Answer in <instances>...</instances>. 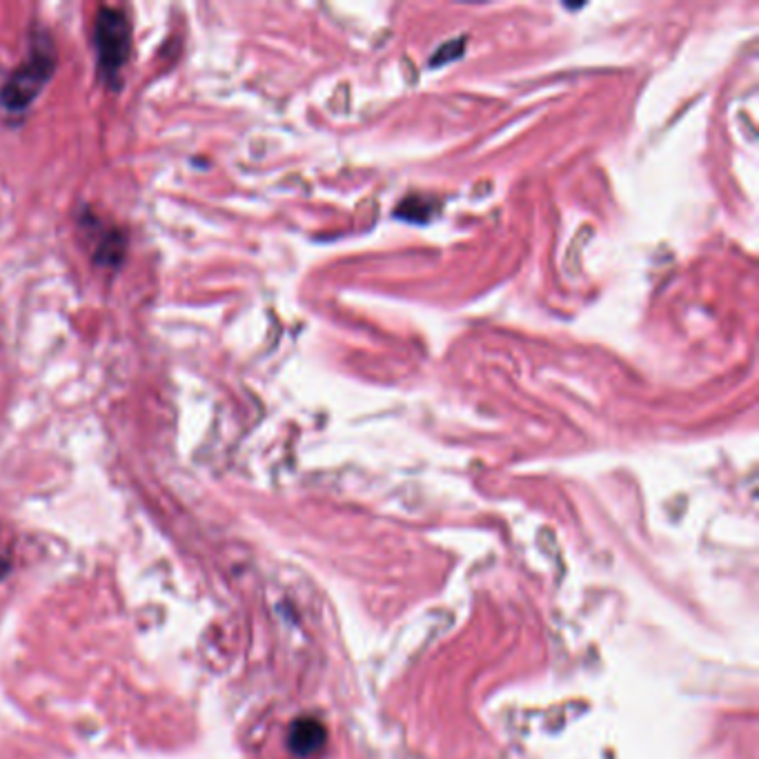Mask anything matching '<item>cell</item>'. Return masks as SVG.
Instances as JSON below:
<instances>
[{"instance_id": "6", "label": "cell", "mask_w": 759, "mask_h": 759, "mask_svg": "<svg viewBox=\"0 0 759 759\" xmlns=\"http://www.w3.org/2000/svg\"><path fill=\"white\" fill-rule=\"evenodd\" d=\"M8 571H10V565H8V561H6L3 557H0V580H3V578L8 575Z\"/></svg>"}, {"instance_id": "5", "label": "cell", "mask_w": 759, "mask_h": 759, "mask_svg": "<svg viewBox=\"0 0 759 759\" xmlns=\"http://www.w3.org/2000/svg\"><path fill=\"white\" fill-rule=\"evenodd\" d=\"M461 52H463V41H450V43H446L443 47H439V50L435 52L432 65H446V63L459 58Z\"/></svg>"}, {"instance_id": "4", "label": "cell", "mask_w": 759, "mask_h": 759, "mask_svg": "<svg viewBox=\"0 0 759 759\" xmlns=\"http://www.w3.org/2000/svg\"><path fill=\"white\" fill-rule=\"evenodd\" d=\"M326 739H328L326 726L315 717L295 719L288 733V746L293 755L297 757H312L326 746Z\"/></svg>"}, {"instance_id": "1", "label": "cell", "mask_w": 759, "mask_h": 759, "mask_svg": "<svg viewBox=\"0 0 759 759\" xmlns=\"http://www.w3.org/2000/svg\"><path fill=\"white\" fill-rule=\"evenodd\" d=\"M56 47L47 32H41L32 38V50L28 58L10 74V78L0 87V106L8 112H25L54 78L56 72Z\"/></svg>"}, {"instance_id": "3", "label": "cell", "mask_w": 759, "mask_h": 759, "mask_svg": "<svg viewBox=\"0 0 759 759\" xmlns=\"http://www.w3.org/2000/svg\"><path fill=\"white\" fill-rule=\"evenodd\" d=\"M82 228L87 230L89 237H94V248H91V261L99 267H121L125 261V250H128V239L119 228H112L103 221H99L94 215H85Z\"/></svg>"}, {"instance_id": "2", "label": "cell", "mask_w": 759, "mask_h": 759, "mask_svg": "<svg viewBox=\"0 0 759 759\" xmlns=\"http://www.w3.org/2000/svg\"><path fill=\"white\" fill-rule=\"evenodd\" d=\"M94 52H97L99 74L108 87H121V74L132 50V25L125 12L117 8H101L94 19Z\"/></svg>"}]
</instances>
